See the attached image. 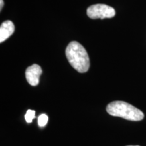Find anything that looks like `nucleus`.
<instances>
[{
    "label": "nucleus",
    "mask_w": 146,
    "mask_h": 146,
    "mask_svg": "<svg viewBox=\"0 0 146 146\" xmlns=\"http://www.w3.org/2000/svg\"><path fill=\"white\" fill-rule=\"evenodd\" d=\"M66 56L70 64L78 72L88 71L90 61L86 50L76 41H72L66 49Z\"/></svg>",
    "instance_id": "obj_1"
},
{
    "label": "nucleus",
    "mask_w": 146,
    "mask_h": 146,
    "mask_svg": "<svg viewBox=\"0 0 146 146\" xmlns=\"http://www.w3.org/2000/svg\"><path fill=\"white\" fill-rule=\"evenodd\" d=\"M106 111L110 115L131 121H140L144 118L142 111L123 101H114L108 104Z\"/></svg>",
    "instance_id": "obj_2"
},
{
    "label": "nucleus",
    "mask_w": 146,
    "mask_h": 146,
    "mask_svg": "<svg viewBox=\"0 0 146 146\" xmlns=\"http://www.w3.org/2000/svg\"><path fill=\"white\" fill-rule=\"evenodd\" d=\"M87 14L92 19H104L113 18L116 14L115 10L112 7L106 4H94L87 8Z\"/></svg>",
    "instance_id": "obj_3"
},
{
    "label": "nucleus",
    "mask_w": 146,
    "mask_h": 146,
    "mask_svg": "<svg viewBox=\"0 0 146 146\" xmlns=\"http://www.w3.org/2000/svg\"><path fill=\"white\" fill-rule=\"evenodd\" d=\"M42 74L41 66L34 64L27 68L25 72L27 81L32 86H36L39 83V78Z\"/></svg>",
    "instance_id": "obj_4"
},
{
    "label": "nucleus",
    "mask_w": 146,
    "mask_h": 146,
    "mask_svg": "<svg viewBox=\"0 0 146 146\" xmlns=\"http://www.w3.org/2000/svg\"><path fill=\"white\" fill-rule=\"evenodd\" d=\"M14 29L15 27L12 21H6L2 23L0 27V43L8 39L14 33Z\"/></svg>",
    "instance_id": "obj_5"
},
{
    "label": "nucleus",
    "mask_w": 146,
    "mask_h": 146,
    "mask_svg": "<svg viewBox=\"0 0 146 146\" xmlns=\"http://www.w3.org/2000/svg\"><path fill=\"white\" fill-rule=\"evenodd\" d=\"M35 117V111L31 110H27L26 114H25V120H26L27 123H32L33 120L34 119Z\"/></svg>",
    "instance_id": "obj_6"
},
{
    "label": "nucleus",
    "mask_w": 146,
    "mask_h": 146,
    "mask_svg": "<svg viewBox=\"0 0 146 146\" xmlns=\"http://www.w3.org/2000/svg\"><path fill=\"white\" fill-rule=\"evenodd\" d=\"M48 122V116L46 114H43L40 115L38 118V125L40 127H43L47 125Z\"/></svg>",
    "instance_id": "obj_7"
},
{
    "label": "nucleus",
    "mask_w": 146,
    "mask_h": 146,
    "mask_svg": "<svg viewBox=\"0 0 146 146\" xmlns=\"http://www.w3.org/2000/svg\"><path fill=\"white\" fill-rule=\"evenodd\" d=\"M3 6V0H0V10H2Z\"/></svg>",
    "instance_id": "obj_8"
},
{
    "label": "nucleus",
    "mask_w": 146,
    "mask_h": 146,
    "mask_svg": "<svg viewBox=\"0 0 146 146\" xmlns=\"http://www.w3.org/2000/svg\"><path fill=\"white\" fill-rule=\"evenodd\" d=\"M127 146H139V145H127Z\"/></svg>",
    "instance_id": "obj_9"
}]
</instances>
